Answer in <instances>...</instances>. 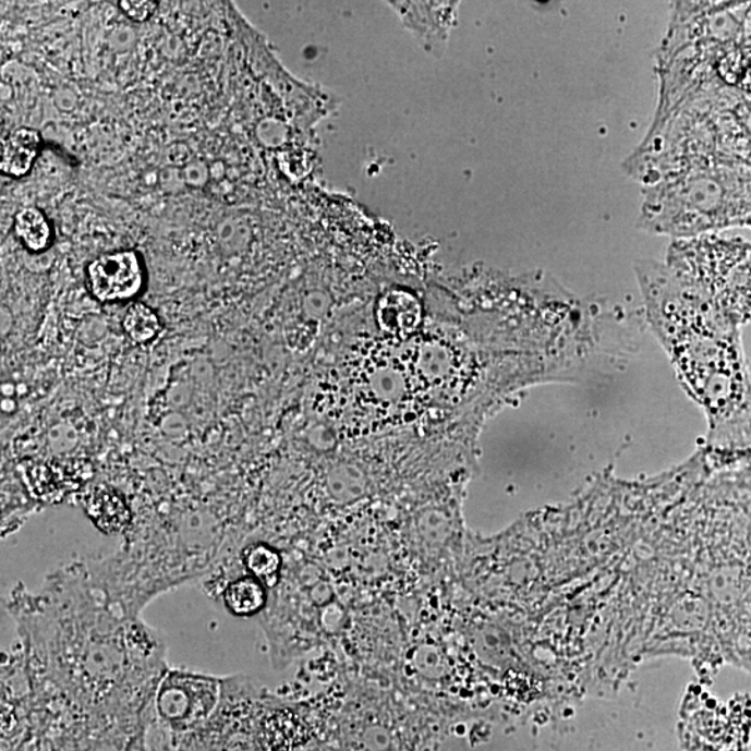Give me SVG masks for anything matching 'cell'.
<instances>
[{"mask_svg":"<svg viewBox=\"0 0 751 751\" xmlns=\"http://www.w3.org/2000/svg\"><path fill=\"white\" fill-rule=\"evenodd\" d=\"M415 381L422 388L408 354L404 361L388 358L372 362L358 375L356 400L365 410L387 416L388 412L405 407L416 391L421 392L413 386Z\"/></svg>","mask_w":751,"mask_h":751,"instance_id":"cell-1","label":"cell"},{"mask_svg":"<svg viewBox=\"0 0 751 751\" xmlns=\"http://www.w3.org/2000/svg\"><path fill=\"white\" fill-rule=\"evenodd\" d=\"M90 291L102 302L133 299L143 289L144 271L135 252H114L88 267Z\"/></svg>","mask_w":751,"mask_h":751,"instance_id":"cell-2","label":"cell"},{"mask_svg":"<svg viewBox=\"0 0 751 751\" xmlns=\"http://www.w3.org/2000/svg\"><path fill=\"white\" fill-rule=\"evenodd\" d=\"M408 28L426 47L435 50L445 49L452 20L456 19V4L452 3H395Z\"/></svg>","mask_w":751,"mask_h":751,"instance_id":"cell-3","label":"cell"},{"mask_svg":"<svg viewBox=\"0 0 751 751\" xmlns=\"http://www.w3.org/2000/svg\"><path fill=\"white\" fill-rule=\"evenodd\" d=\"M43 140L38 131L20 129L9 135L3 143L0 169L10 178L27 174L37 158Z\"/></svg>","mask_w":751,"mask_h":751,"instance_id":"cell-4","label":"cell"},{"mask_svg":"<svg viewBox=\"0 0 751 751\" xmlns=\"http://www.w3.org/2000/svg\"><path fill=\"white\" fill-rule=\"evenodd\" d=\"M209 688L205 679L191 677H175L165 683L160 693V710L169 718L181 719L191 713V708L206 710V705L194 703L193 698L203 694Z\"/></svg>","mask_w":751,"mask_h":751,"instance_id":"cell-5","label":"cell"},{"mask_svg":"<svg viewBox=\"0 0 751 751\" xmlns=\"http://www.w3.org/2000/svg\"><path fill=\"white\" fill-rule=\"evenodd\" d=\"M265 588V584L254 577L237 579L225 590V606L235 617L258 614L266 604Z\"/></svg>","mask_w":751,"mask_h":751,"instance_id":"cell-6","label":"cell"},{"mask_svg":"<svg viewBox=\"0 0 751 751\" xmlns=\"http://www.w3.org/2000/svg\"><path fill=\"white\" fill-rule=\"evenodd\" d=\"M87 511L105 532H119L130 522L128 504L118 493L100 490L89 497Z\"/></svg>","mask_w":751,"mask_h":751,"instance_id":"cell-7","label":"cell"},{"mask_svg":"<svg viewBox=\"0 0 751 751\" xmlns=\"http://www.w3.org/2000/svg\"><path fill=\"white\" fill-rule=\"evenodd\" d=\"M16 234L25 249L33 252H41L48 249L52 230L43 211L35 208H27L20 211L14 221Z\"/></svg>","mask_w":751,"mask_h":751,"instance_id":"cell-8","label":"cell"},{"mask_svg":"<svg viewBox=\"0 0 751 751\" xmlns=\"http://www.w3.org/2000/svg\"><path fill=\"white\" fill-rule=\"evenodd\" d=\"M243 559L251 577L258 579L265 586H275L279 581L281 557L275 548L266 544H254L245 549Z\"/></svg>","mask_w":751,"mask_h":751,"instance_id":"cell-9","label":"cell"},{"mask_svg":"<svg viewBox=\"0 0 751 751\" xmlns=\"http://www.w3.org/2000/svg\"><path fill=\"white\" fill-rule=\"evenodd\" d=\"M124 331L131 340L144 344L154 340L160 331L159 316L145 304H134L130 307L123 320Z\"/></svg>","mask_w":751,"mask_h":751,"instance_id":"cell-10","label":"cell"},{"mask_svg":"<svg viewBox=\"0 0 751 751\" xmlns=\"http://www.w3.org/2000/svg\"><path fill=\"white\" fill-rule=\"evenodd\" d=\"M719 73L725 82L751 90V45L735 49L720 60Z\"/></svg>","mask_w":751,"mask_h":751,"instance_id":"cell-11","label":"cell"},{"mask_svg":"<svg viewBox=\"0 0 751 751\" xmlns=\"http://www.w3.org/2000/svg\"><path fill=\"white\" fill-rule=\"evenodd\" d=\"M119 7L130 19L135 20V22H144V20L153 16L158 3L143 2V0L141 2L138 0L137 2H128V0H124V2L119 3Z\"/></svg>","mask_w":751,"mask_h":751,"instance_id":"cell-12","label":"cell"}]
</instances>
